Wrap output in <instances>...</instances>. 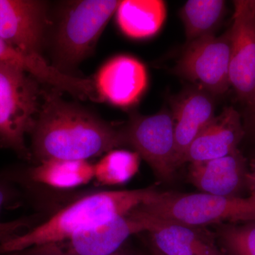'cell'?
Listing matches in <instances>:
<instances>
[{"label":"cell","mask_w":255,"mask_h":255,"mask_svg":"<svg viewBox=\"0 0 255 255\" xmlns=\"http://www.w3.org/2000/svg\"><path fill=\"white\" fill-rule=\"evenodd\" d=\"M30 134L31 157L40 162L87 160L127 145L122 130L55 95L46 96Z\"/></svg>","instance_id":"cell-1"},{"label":"cell","mask_w":255,"mask_h":255,"mask_svg":"<svg viewBox=\"0 0 255 255\" xmlns=\"http://www.w3.org/2000/svg\"><path fill=\"white\" fill-rule=\"evenodd\" d=\"M155 188L106 191L84 196L57 212L31 231L0 246V255L12 254L31 248L55 246L82 231L123 216L160 194Z\"/></svg>","instance_id":"cell-2"},{"label":"cell","mask_w":255,"mask_h":255,"mask_svg":"<svg viewBox=\"0 0 255 255\" xmlns=\"http://www.w3.org/2000/svg\"><path fill=\"white\" fill-rule=\"evenodd\" d=\"M121 1L82 0L60 10L50 39L53 66L68 73L92 53Z\"/></svg>","instance_id":"cell-3"},{"label":"cell","mask_w":255,"mask_h":255,"mask_svg":"<svg viewBox=\"0 0 255 255\" xmlns=\"http://www.w3.org/2000/svg\"><path fill=\"white\" fill-rule=\"evenodd\" d=\"M38 80L11 64L0 63V147L31 158L25 137L41 108Z\"/></svg>","instance_id":"cell-4"},{"label":"cell","mask_w":255,"mask_h":255,"mask_svg":"<svg viewBox=\"0 0 255 255\" xmlns=\"http://www.w3.org/2000/svg\"><path fill=\"white\" fill-rule=\"evenodd\" d=\"M140 207L152 217L193 228L224 221H255V200L251 196L226 197L202 192H161L155 200Z\"/></svg>","instance_id":"cell-5"},{"label":"cell","mask_w":255,"mask_h":255,"mask_svg":"<svg viewBox=\"0 0 255 255\" xmlns=\"http://www.w3.org/2000/svg\"><path fill=\"white\" fill-rule=\"evenodd\" d=\"M122 132L126 144L131 146L160 179H172L178 167L172 112L132 116Z\"/></svg>","instance_id":"cell-6"},{"label":"cell","mask_w":255,"mask_h":255,"mask_svg":"<svg viewBox=\"0 0 255 255\" xmlns=\"http://www.w3.org/2000/svg\"><path fill=\"white\" fill-rule=\"evenodd\" d=\"M231 29L221 36L208 35L189 42L176 66V73L199 84L204 91L223 95L231 86Z\"/></svg>","instance_id":"cell-7"},{"label":"cell","mask_w":255,"mask_h":255,"mask_svg":"<svg viewBox=\"0 0 255 255\" xmlns=\"http://www.w3.org/2000/svg\"><path fill=\"white\" fill-rule=\"evenodd\" d=\"M234 6L230 81L238 97L252 106L255 100V0H237Z\"/></svg>","instance_id":"cell-8"},{"label":"cell","mask_w":255,"mask_h":255,"mask_svg":"<svg viewBox=\"0 0 255 255\" xmlns=\"http://www.w3.org/2000/svg\"><path fill=\"white\" fill-rule=\"evenodd\" d=\"M47 26L45 1L0 0V38L13 48L41 55Z\"/></svg>","instance_id":"cell-9"},{"label":"cell","mask_w":255,"mask_h":255,"mask_svg":"<svg viewBox=\"0 0 255 255\" xmlns=\"http://www.w3.org/2000/svg\"><path fill=\"white\" fill-rule=\"evenodd\" d=\"M139 207L75 235L60 255H109L119 251L130 236L152 228L153 219Z\"/></svg>","instance_id":"cell-10"},{"label":"cell","mask_w":255,"mask_h":255,"mask_svg":"<svg viewBox=\"0 0 255 255\" xmlns=\"http://www.w3.org/2000/svg\"><path fill=\"white\" fill-rule=\"evenodd\" d=\"M95 85L101 98L118 107H129L139 100L147 88V70L136 58L118 55L99 70Z\"/></svg>","instance_id":"cell-11"},{"label":"cell","mask_w":255,"mask_h":255,"mask_svg":"<svg viewBox=\"0 0 255 255\" xmlns=\"http://www.w3.org/2000/svg\"><path fill=\"white\" fill-rule=\"evenodd\" d=\"M248 174L246 158L237 149L224 157L191 163L189 177L202 193L239 197L248 185Z\"/></svg>","instance_id":"cell-12"},{"label":"cell","mask_w":255,"mask_h":255,"mask_svg":"<svg viewBox=\"0 0 255 255\" xmlns=\"http://www.w3.org/2000/svg\"><path fill=\"white\" fill-rule=\"evenodd\" d=\"M172 114L179 167L191 144L215 118L214 101L204 90H189L174 101Z\"/></svg>","instance_id":"cell-13"},{"label":"cell","mask_w":255,"mask_h":255,"mask_svg":"<svg viewBox=\"0 0 255 255\" xmlns=\"http://www.w3.org/2000/svg\"><path fill=\"white\" fill-rule=\"evenodd\" d=\"M244 134L239 113L232 107H226L191 144L183 164L204 162L229 155L237 150Z\"/></svg>","instance_id":"cell-14"},{"label":"cell","mask_w":255,"mask_h":255,"mask_svg":"<svg viewBox=\"0 0 255 255\" xmlns=\"http://www.w3.org/2000/svg\"><path fill=\"white\" fill-rule=\"evenodd\" d=\"M152 218L153 225L147 233L152 255H203L214 243L196 228Z\"/></svg>","instance_id":"cell-15"},{"label":"cell","mask_w":255,"mask_h":255,"mask_svg":"<svg viewBox=\"0 0 255 255\" xmlns=\"http://www.w3.org/2000/svg\"><path fill=\"white\" fill-rule=\"evenodd\" d=\"M117 21L121 31L134 39L155 36L166 17V6L161 0H124L117 11Z\"/></svg>","instance_id":"cell-16"},{"label":"cell","mask_w":255,"mask_h":255,"mask_svg":"<svg viewBox=\"0 0 255 255\" xmlns=\"http://www.w3.org/2000/svg\"><path fill=\"white\" fill-rule=\"evenodd\" d=\"M33 182L60 189L85 185L95 178V165L87 160L51 159L40 162L28 173Z\"/></svg>","instance_id":"cell-17"},{"label":"cell","mask_w":255,"mask_h":255,"mask_svg":"<svg viewBox=\"0 0 255 255\" xmlns=\"http://www.w3.org/2000/svg\"><path fill=\"white\" fill-rule=\"evenodd\" d=\"M225 11L223 0H189L181 10L188 42L214 34Z\"/></svg>","instance_id":"cell-18"},{"label":"cell","mask_w":255,"mask_h":255,"mask_svg":"<svg viewBox=\"0 0 255 255\" xmlns=\"http://www.w3.org/2000/svg\"><path fill=\"white\" fill-rule=\"evenodd\" d=\"M140 158L135 151H110L95 164V179L102 185L125 184L136 174Z\"/></svg>","instance_id":"cell-19"},{"label":"cell","mask_w":255,"mask_h":255,"mask_svg":"<svg viewBox=\"0 0 255 255\" xmlns=\"http://www.w3.org/2000/svg\"><path fill=\"white\" fill-rule=\"evenodd\" d=\"M220 242L226 255H255V221L223 228Z\"/></svg>","instance_id":"cell-20"},{"label":"cell","mask_w":255,"mask_h":255,"mask_svg":"<svg viewBox=\"0 0 255 255\" xmlns=\"http://www.w3.org/2000/svg\"><path fill=\"white\" fill-rule=\"evenodd\" d=\"M7 198V192L4 187L0 185V211ZM27 226V222L24 220L2 223L0 221V246L9 240L21 235L20 230Z\"/></svg>","instance_id":"cell-21"},{"label":"cell","mask_w":255,"mask_h":255,"mask_svg":"<svg viewBox=\"0 0 255 255\" xmlns=\"http://www.w3.org/2000/svg\"><path fill=\"white\" fill-rule=\"evenodd\" d=\"M248 185L251 189V196L255 200V165L252 172L248 174Z\"/></svg>","instance_id":"cell-22"},{"label":"cell","mask_w":255,"mask_h":255,"mask_svg":"<svg viewBox=\"0 0 255 255\" xmlns=\"http://www.w3.org/2000/svg\"><path fill=\"white\" fill-rule=\"evenodd\" d=\"M203 255H228L224 252L220 251L219 248H216V246L213 243L209 248L206 249L205 253Z\"/></svg>","instance_id":"cell-23"},{"label":"cell","mask_w":255,"mask_h":255,"mask_svg":"<svg viewBox=\"0 0 255 255\" xmlns=\"http://www.w3.org/2000/svg\"><path fill=\"white\" fill-rule=\"evenodd\" d=\"M253 107V117H252V124H253V129L255 130V100L253 105L251 106Z\"/></svg>","instance_id":"cell-24"},{"label":"cell","mask_w":255,"mask_h":255,"mask_svg":"<svg viewBox=\"0 0 255 255\" xmlns=\"http://www.w3.org/2000/svg\"><path fill=\"white\" fill-rule=\"evenodd\" d=\"M117 255H137L135 254H132V253H128V252H126L121 249H119V251H117Z\"/></svg>","instance_id":"cell-25"},{"label":"cell","mask_w":255,"mask_h":255,"mask_svg":"<svg viewBox=\"0 0 255 255\" xmlns=\"http://www.w3.org/2000/svg\"><path fill=\"white\" fill-rule=\"evenodd\" d=\"M109 255H117V252H115V253H112V254Z\"/></svg>","instance_id":"cell-26"},{"label":"cell","mask_w":255,"mask_h":255,"mask_svg":"<svg viewBox=\"0 0 255 255\" xmlns=\"http://www.w3.org/2000/svg\"></svg>","instance_id":"cell-27"}]
</instances>
